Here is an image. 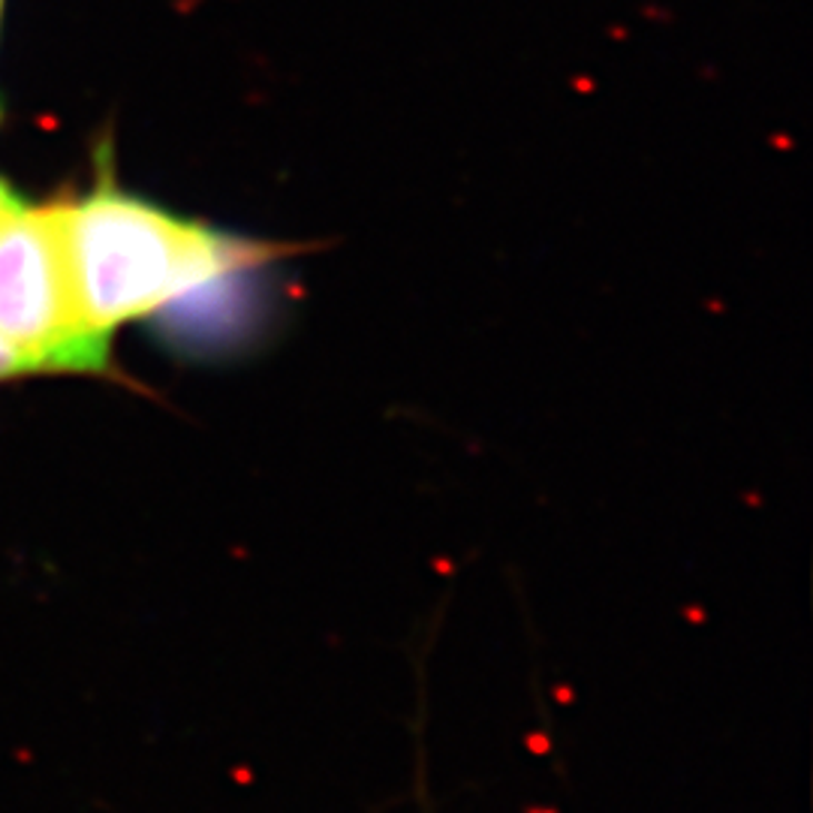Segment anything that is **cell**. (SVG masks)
<instances>
[{
  "instance_id": "obj_1",
  "label": "cell",
  "mask_w": 813,
  "mask_h": 813,
  "mask_svg": "<svg viewBox=\"0 0 813 813\" xmlns=\"http://www.w3.org/2000/svg\"><path fill=\"white\" fill-rule=\"evenodd\" d=\"M63 232L85 326L106 344L127 323L215 299L301 250L176 215L125 194L112 178L63 206Z\"/></svg>"
},
{
  "instance_id": "obj_2",
  "label": "cell",
  "mask_w": 813,
  "mask_h": 813,
  "mask_svg": "<svg viewBox=\"0 0 813 813\" xmlns=\"http://www.w3.org/2000/svg\"><path fill=\"white\" fill-rule=\"evenodd\" d=\"M0 344L28 374H109L112 344L85 326L72 289L63 206L0 220Z\"/></svg>"
},
{
  "instance_id": "obj_3",
  "label": "cell",
  "mask_w": 813,
  "mask_h": 813,
  "mask_svg": "<svg viewBox=\"0 0 813 813\" xmlns=\"http://www.w3.org/2000/svg\"><path fill=\"white\" fill-rule=\"evenodd\" d=\"M28 368H24V361L16 356L12 350H7L3 344H0V380H10V377H24Z\"/></svg>"
},
{
  "instance_id": "obj_4",
  "label": "cell",
  "mask_w": 813,
  "mask_h": 813,
  "mask_svg": "<svg viewBox=\"0 0 813 813\" xmlns=\"http://www.w3.org/2000/svg\"><path fill=\"white\" fill-rule=\"evenodd\" d=\"M19 206H24V202H21L19 196L12 194L10 185H3V181H0V220H3V217H10Z\"/></svg>"
}]
</instances>
